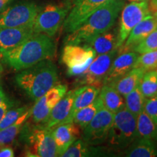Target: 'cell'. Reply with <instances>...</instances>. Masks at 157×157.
Here are the masks:
<instances>
[{
    "label": "cell",
    "instance_id": "cell-40",
    "mask_svg": "<svg viewBox=\"0 0 157 157\" xmlns=\"http://www.w3.org/2000/svg\"><path fill=\"white\" fill-rule=\"evenodd\" d=\"M3 72V67H2V65L1 62H0V76H1V74H2Z\"/></svg>",
    "mask_w": 157,
    "mask_h": 157
},
{
    "label": "cell",
    "instance_id": "cell-43",
    "mask_svg": "<svg viewBox=\"0 0 157 157\" xmlns=\"http://www.w3.org/2000/svg\"><path fill=\"white\" fill-rule=\"evenodd\" d=\"M155 16H156V15H155ZM156 17H157V16H156Z\"/></svg>",
    "mask_w": 157,
    "mask_h": 157
},
{
    "label": "cell",
    "instance_id": "cell-32",
    "mask_svg": "<svg viewBox=\"0 0 157 157\" xmlns=\"http://www.w3.org/2000/svg\"><path fill=\"white\" fill-rule=\"evenodd\" d=\"M29 109V108L27 105L15 108V109H9L5 113L2 119L0 121V130L9 127L10 125L13 124L20 117H21L23 113L26 112Z\"/></svg>",
    "mask_w": 157,
    "mask_h": 157
},
{
    "label": "cell",
    "instance_id": "cell-34",
    "mask_svg": "<svg viewBox=\"0 0 157 157\" xmlns=\"http://www.w3.org/2000/svg\"><path fill=\"white\" fill-rule=\"evenodd\" d=\"M14 156V151L11 146L8 145L0 146V157H13Z\"/></svg>",
    "mask_w": 157,
    "mask_h": 157
},
{
    "label": "cell",
    "instance_id": "cell-18",
    "mask_svg": "<svg viewBox=\"0 0 157 157\" xmlns=\"http://www.w3.org/2000/svg\"><path fill=\"white\" fill-rule=\"evenodd\" d=\"M74 90L67 91L62 99L52 109L46 121L42 125L47 128L52 129L57 125L68 122V119L73 106Z\"/></svg>",
    "mask_w": 157,
    "mask_h": 157
},
{
    "label": "cell",
    "instance_id": "cell-42",
    "mask_svg": "<svg viewBox=\"0 0 157 157\" xmlns=\"http://www.w3.org/2000/svg\"><path fill=\"white\" fill-rule=\"evenodd\" d=\"M154 15H156V16H157V12H154Z\"/></svg>",
    "mask_w": 157,
    "mask_h": 157
},
{
    "label": "cell",
    "instance_id": "cell-30",
    "mask_svg": "<svg viewBox=\"0 0 157 157\" xmlns=\"http://www.w3.org/2000/svg\"><path fill=\"white\" fill-rule=\"evenodd\" d=\"M135 61L134 68H140L145 71L157 69V50L140 54Z\"/></svg>",
    "mask_w": 157,
    "mask_h": 157
},
{
    "label": "cell",
    "instance_id": "cell-33",
    "mask_svg": "<svg viewBox=\"0 0 157 157\" xmlns=\"http://www.w3.org/2000/svg\"><path fill=\"white\" fill-rule=\"evenodd\" d=\"M143 111L157 124V96L146 99Z\"/></svg>",
    "mask_w": 157,
    "mask_h": 157
},
{
    "label": "cell",
    "instance_id": "cell-4",
    "mask_svg": "<svg viewBox=\"0 0 157 157\" xmlns=\"http://www.w3.org/2000/svg\"><path fill=\"white\" fill-rule=\"evenodd\" d=\"M28 119L20 132L21 138L25 144V156H58L52 129L47 128L42 124H31Z\"/></svg>",
    "mask_w": 157,
    "mask_h": 157
},
{
    "label": "cell",
    "instance_id": "cell-5",
    "mask_svg": "<svg viewBox=\"0 0 157 157\" xmlns=\"http://www.w3.org/2000/svg\"><path fill=\"white\" fill-rule=\"evenodd\" d=\"M73 0H63L58 3H50L40 8L33 24L34 33L55 36L67 17Z\"/></svg>",
    "mask_w": 157,
    "mask_h": 157
},
{
    "label": "cell",
    "instance_id": "cell-24",
    "mask_svg": "<svg viewBox=\"0 0 157 157\" xmlns=\"http://www.w3.org/2000/svg\"><path fill=\"white\" fill-rule=\"evenodd\" d=\"M145 72L140 68H133L111 86L124 97L139 85Z\"/></svg>",
    "mask_w": 157,
    "mask_h": 157
},
{
    "label": "cell",
    "instance_id": "cell-25",
    "mask_svg": "<svg viewBox=\"0 0 157 157\" xmlns=\"http://www.w3.org/2000/svg\"><path fill=\"white\" fill-rule=\"evenodd\" d=\"M145 137L157 140V124L143 111L136 117V138Z\"/></svg>",
    "mask_w": 157,
    "mask_h": 157
},
{
    "label": "cell",
    "instance_id": "cell-2",
    "mask_svg": "<svg viewBox=\"0 0 157 157\" xmlns=\"http://www.w3.org/2000/svg\"><path fill=\"white\" fill-rule=\"evenodd\" d=\"M124 5V0H111L105 4L79 27L68 34L65 44H84L90 39L110 30Z\"/></svg>",
    "mask_w": 157,
    "mask_h": 157
},
{
    "label": "cell",
    "instance_id": "cell-13",
    "mask_svg": "<svg viewBox=\"0 0 157 157\" xmlns=\"http://www.w3.org/2000/svg\"><path fill=\"white\" fill-rule=\"evenodd\" d=\"M68 87L66 85L56 84L36 100L34 106L31 109L29 119H31V121L36 124H44L52 109L66 95Z\"/></svg>",
    "mask_w": 157,
    "mask_h": 157
},
{
    "label": "cell",
    "instance_id": "cell-22",
    "mask_svg": "<svg viewBox=\"0 0 157 157\" xmlns=\"http://www.w3.org/2000/svg\"><path fill=\"white\" fill-rule=\"evenodd\" d=\"M98 95L103 102V107L114 114L125 108L123 95L112 86L108 84L102 86Z\"/></svg>",
    "mask_w": 157,
    "mask_h": 157
},
{
    "label": "cell",
    "instance_id": "cell-20",
    "mask_svg": "<svg viewBox=\"0 0 157 157\" xmlns=\"http://www.w3.org/2000/svg\"><path fill=\"white\" fill-rule=\"evenodd\" d=\"M107 151L98 146H91L83 139H77L65 151L61 156L63 157H87L106 156Z\"/></svg>",
    "mask_w": 157,
    "mask_h": 157
},
{
    "label": "cell",
    "instance_id": "cell-19",
    "mask_svg": "<svg viewBox=\"0 0 157 157\" xmlns=\"http://www.w3.org/2000/svg\"><path fill=\"white\" fill-rule=\"evenodd\" d=\"M101 87L93 85H83L74 90L73 106L68 119V122L73 121L74 115L78 110L87 106L95 101L100 93Z\"/></svg>",
    "mask_w": 157,
    "mask_h": 157
},
{
    "label": "cell",
    "instance_id": "cell-26",
    "mask_svg": "<svg viewBox=\"0 0 157 157\" xmlns=\"http://www.w3.org/2000/svg\"><path fill=\"white\" fill-rule=\"evenodd\" d=\"M103 106V102L98 95L93 103L78 110L74 115L73 121L83 130V129L92 120L96 113Z\"/></svg>",
    "mask_w": 157,
    "mask_h": 157
},
{
    "label": "cell",
    "instance_id": "cell-14",
    "mask_svg": "<svg viewBox=\"0 0 157 157\" xmlns=\"http://www.w3.org/2000/svg\"><path fill=\"white\" fill-rule=\"evenodd\" d=\"M157 29V17L153 14L145 17L129 33L124 44L118 48V54L132 51L133 48Z\"/></svg>",
    "mask_w": 157,
    "mask_h": 157
},
{
    "label": "cell",
    "instance_id": "cell-44",
    "mask_svg": "<svg viewBox=\"0 0 157 157\" xmlns=\"http://www.w3.org/2000/svg\"></svg>",
    "mask_w": 157,
    "mask_h": 157
},
{
    "label": "cell",
    "instance_id": "cell-23",
    "mask_svg": "<svg viewBox=\"0 0 157 157\" xmlns=\"http://www.w3.org/2000/svg\"><path fill=\"white\" fill-rule=\"evenodd\" d=\"M117 34L114 31L109 30L90 39L84 44L93 48L98 56L117 49Z\"/></svg>",
    "mask_w": 157,
    "mask_h": 157
},
{
    "label": "cell",
    "instance_id": "cell-12",
    "mask_svg": "<svg viewBox=\"0 0 157 157\" xmlns=\"http://www.w3.org/2000/svg\"><path fill=\"white\" fill-rule=\"evenodd\" d=\"M111 0H73L71 8L65 19L63 29L66 34L79 27L93 13Z\"/></svg>",
    "mask_w": 157,
    "mask_h": 157
},
{
    "label": "cell",
    "instance_id": "cell-35",
    "mask_svg": "<svg viewBox=\"0 0 157 157\" xmlns=\"http://www.w3.org/2000/svg\"><path fill=\"white\" fill-rule=\"evenodd\" d=\"M12 103H5L2 105H0V121L4 117V115L5 114V113L10 109V108L11 107Z\"/></svg>",
    "mask_w": 157,
    "mask_h": 157
},
{
    "label": "cell",
    "instance_id": "cell-39",
    "mask_svg": "<svg viewBox=\"0 0 157 157\" xmlns=\"http://www.w3.org/2000/svg\"><path fill=\"white\" fill-rule=\"evenodd\" d=\"M127 1L133 2H148V0H127Z\"/></svg>",
    "mask_w": 157,
    "mask_h": 157
},
{
    "label": "cell",
    "instance_id": "cell-41",
    "mask_svg": "<svg viewBox=\"0 0 157 157\" xmlns=\"http://www.w3.org/2000/svg\"><path fill=\"white\" fill-rule=\"evenodd\" d=\"M2 53H1V52H0V60H2Z\"/></svg>",
    "mask_w": 157,
    "mask_h": 157
},
{
    "label": "cell",
    "instance_id": "cell-8",
    "mask_svg": "<svg viewBox=\"0 0 157 157\" xmlns=\"http://www.w3.org/2000/svg\"><path fill=\"white\" fill-rule=\"evenodd\" d=\"M40 7L34 2L9 6L0 13V29L33 26Z\"/></svg>",
    "mask_w": 157,
    "mask_h": 157
},
{
    "label": "cell",
    "instance_id": "cell-31",
    "mask_svg": "<svg viewBox=\"0 0 157 157\" xmlns=\"http://www.w3.org/2000/svg\"><path fill=\"white\" fill-rule=\"evenodd\" d=\"M154 50H157V29L152 31L142 42L135 46L132 51L138 54H143Z\"/></svg>",
    "mask_w": 157,
    "mask_h": 157
},
{
    "label": "cell",
    "instance_id": "cell-9",
    "mask_svg": "<svg viewBox=\"0 0 157 157\" xmlns=\"http://www.w3.org/2000/svg\"><path fill=\"white\" fill-rule=\"evenodd\" d=\"M121 12L119 29L117 34V49L124 44L135 25L147 15L151 14L148 2H133L124 5Z\"/></svg>",
    "mask_w": 157,
    "mask_h": 157
},
{
    "label": "cell",
    "instance_id": "cell-38",
    "mask_svg": "<svg viewBox=\"0 0 157 157\" xmlns=\"http://www.w3.org/2000/svg\"><path fill=\"white\" fill-rule=\"evenodd\" d=\"M149 7L151 10L157 12V0H150Z\"/></svg>",
    "mask_w": 157,
    "mask_h": 157
},
{
    "label": "cell",
    "instance_id": "cell-37",
    "mask_svg": "<svg viewBox=\"0 0 157 157\" xmlns=\"http://www.w3.org/2000/svg\"><path fill=\"white\" fill-rule=\"evenodd\" d=\"M13 0H0V13L8 7L10 4Z\"/></svg>",
    "mask_w": 157,
    "mask_h": 157
},
{
    "label": "cell",
    "instance_id": "cell-16",
    "mask_svg": "<svg viewBox=\"0 0 157 157\" xmlns=\"http://www.w3.org/2000/svg\"><path fill=\"white\" fill-rule=\"evenodd\" d=\"M79 127L74 121L63 123L52 129V136L56 143L57 156H61L65 151L78 139Z\"/></svg>",
    "mask_w": 157,
    "mask_h": 157
},
{
    "label": "cell",
    "instance_id": "cell-6",
    "mask_svg": "<svg viewBox=\"0 0 157 157\" xmlns=\"http://www.w3.org/2000/svg\"><path fill=\"white\" fill-rule=\"evenodd\" d=\"M136 138V117L124 108L116 113L107 142L113 149H126Z\"/></svg>",
    "mask_w": 157,
    "mask_h": 157
},
{
    "label": "cell",
    "instance_id": "cell-27",
    "mask_svg": "<svg viewBox=\"0 0 157 157\" xmlns=\"http://www.w3.org/2000/svg\"><path fill=\"white\" fill-rule=\"evenodd\" d=\"M30 111L31 109H29L13 124L0 130V146L9 145L14 142L15 138L20 134L24 123L30 117Z\"/></svg>",
    "mask_w": 157,
    "mask_h": 157
},
{
    "label": "cell",
    "instance_id": "cell-7",
    "mask_svg": "<svg viewBox=\"0 0 157 157\" xmlns=\"http://www.w3.org/2000/svg\"><path fill=\"white\" fill-rule=\"evenodd\" d=\"M96 56L93 49L86 44H66L62 51L61 62L67 67L68 75L81 76Z\"/></svg>",
    "mask_w": 157,
    "mask_h": 157
},
{
    "label": "cell",
    "instance_id": "cell-1",
    "mask_svg": "<svg viewBox=\"0 0 157 157\" xmlns=\"http://www.w3.org/2000/svg\"><path fill=\"white\" fill-rule=\"evenodd\" d=\"M56 54V44L44 34L34 33L25 42L2 54V60L15 71L25 69L44 60H52Z\"/></svg>",
    "mask_w": 157,
    "mask_h": 157
},
{
    "label": "cell",
    "instance_id": "cell-10",
    "mask_svg": "<svg viewBox=\"0 0 157 157\" xmlns=\"http://www.w3.org/2000/svg\"><path fill=\"white\" fill-rule=\"evenodd\" d=\"M113 118L114 113L102 107L83 129L82 139L91 146H100L106 142Z\"/></svg>",
    "mask_w": 157,
    "mask_h": 157
},
{
    "label": "cell",
    "instance_id": "cell-11",
    "mask_svg": "<svg viewBox=\"0 0 157 157\" xmlns=\"http://www.w3.org/2000/svg\"><path fill=\"white\" fill-rule=\"evenodd\" d=\"M117 55L118 49H114L107 53L96 56L86 71L80 76L78 85H93L101 88L110 66Z\"/></svg>",
    "mask_w": 157,
    "mask_h": 157
},
{
    "label": "cell",
    "instance_id": "cell-3",
    "mask_svg": "<svg viewBox=\"0 0 157 157\" xmlns=\"http://www.w3.org/2000/svg\"><path fill=\"white\" fill-rule=\"evenodd\" d=\"M15 82L26 95L36 101L58 82V71L52 60H44L19 71Z\"/></svg>",
    "mask_w": 157,
    "mask_h": 157
},
{
    "label": "cell",
    "instance_id": "cell-28",
    "mask_svg": "<svg viewBox=\"0 0 157 157\" xmlns=\"http://www.w3.org/2000/svg\"><path fill=\"white\" fill-rule=\"evenodd\" d=\"M124 101L125 108L137 117L144 109L146 98L143 95L138 85L132 91L124 96Z\"/></svg>",
    "mask_w": 157,
    "mask_h": 157
},
{
    "label": "cell",
    "instance_id": "cell-36",
    "mask_svg": "<svg viewBox=\"0 0 157 157\" xmlns=\"http://www.w3.org/2000/svg\"><path fill=\"white\" fill-rule=\"evenodd\" d=\"M5 103H11V102L9 101L8 98L6 96V94L5 93V92L3 91L2 88L0 87V105H2V104H3Z\"/></svg>",
    "mask_w": 157,
    "mask_h": 157
},
{
    "label": "cell",
    "instance_id": "cell-29",
    "mask_svg": "<svg viewBox=\"0 0 157 157\" xmlns=\"http://www.w3.org/2000/svg\"><path fill=\"white\" fill-rule=\"evenodd\" d=\"M139 87L146 99L157 96V69L145 72Z\"/></svg>",
    "mask_w": 157,
    "mask_h": 157
},
{
    "label": "cell",
    "instance_id": "cell-17",
    "mask_svg": "<svg viewBox=\"0 0 157 157\" xmlns=\"http://www.w3.org/2000/svg\"><path fill=\"white\" fill-rule=\"evenodd\" d=\"M33 34V26L0 29V52L2 54L17 48Z\"/></svg>",
    "mask_w": 157,
    "mask_h": 157
},
{
    "label": "cell",
    "instance_id": "cell-21",
    "mask_svg": "<svg viewBox=\"0 0 157 157\" xmlns=\"http://www.w3.org/2000/svg\"><path fill=\"white\" fill-rule=\"evenodd\" d=\"M128 157H156L157 147L153 140L137 137L124 151Z\"/></svg>",
    "mask_w": 157,
    "mask_h": 157
},
{
    "label": "cell",
    "instance_id": "cell-15",
    "mask_svg": "<svg viewBox=\"0 0 157 157\" xmlns=\"http://www.w3.org/2000/svg\"><path fill=\"white\" fill-rule=\"evenodd\" d=\"M138 56L139 54L134 51L124 52L117 56L104 78L103 85H112L124 74L132 69Z\"/></svg>",
    "mask_w": 157,
    "mask_h": 157
}]
</instances>
